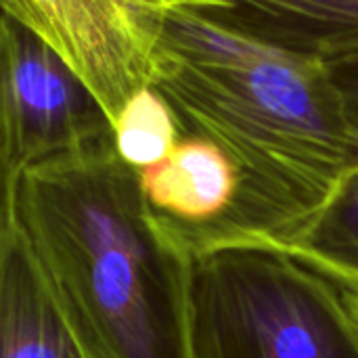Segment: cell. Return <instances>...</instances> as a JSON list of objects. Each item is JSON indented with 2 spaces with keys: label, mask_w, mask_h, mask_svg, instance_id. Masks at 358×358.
Here are the masks:
<instances>
[{
  "label": "cell",
  "mask_w": 358,
  "mask_h": 358,
  "mask_svg": "<svg viewBox=\"0 0 358 358\" xmlns=\"http://www.w3.org/2000/svg\"><path fill=\"white\" fill-rule=\"evenodd\" d=\"M138 25L149 86L233 162V243L283 250L358 168V128L329 69L206 21L185 6L126 2Z\"/></svg>",
  "instance_id": "cell-1"
},
{
  "label": "cell",
  "mask_w": 358,
  "mask_h": 358,
  "mask_svg": "<svg viewBox=\"0 0 358 358\" xmlns=\"http://www.w3.org/2000/svg\"><path fill=\"white\" fill-rule=\"evenodd\" d=\"M138 182L155 218L189 256L235 241L241 182L212 141L182 134L162 162L138 172Z\"/></svg>",
  "instance_id": "cell-6"
},
{
  "label": "cell",
  "mask_w": 358,
  "mask_h": 358,
  "mask_svg": "<svg viewBox=\"0 0 358 358\" xmlns=\"http://www.w3.org/2000/svg\"><path fill=\"white\" fill-rule=\"evenodd\" d=\"M329 73L342 94L344 107H346L352 124L358 128V61L329 67Z\"/></svg>",
  "instance_id": "cell-12"
},
{
  "label": "cell",
  "mask_w": 358,
  "mask_h": 358,
  "mask_svg": "<svg viewBox=\"0 0 358 358\" xmlns=\"http://www.w3.org/2000/svg\"><path fill=\"white\" fill-rule=\"evenodd\" d=\"M113 147L132 170L162 162L182 136L176 113L151 86L136 90L111 122Z\"/></svg>",
  "instance_id": "cell-10"
},
{
  "label": "cell",
  "mask_w": 358,
  "mask_h": 358,
  "mask_svg": "<svg viewBox=\"0 0 358 358\" xmlns=\"http://www.w3.org/2000/svg\"><path fill=\"white\" fill-rule=\"evenodd\" d=\"M283 252L336 283L358 289V168L338 185Z\"/></svg>",
  "instance_id": "cell-9"
},
{
  "label": "cell",
  "mask_w": 358,
  "mask_h": 358,
  "mask_svg": "<svg viewBox=\"0 0 358 358\" xmlns=\"http://www.w3.org/2000/svg\"><path fill=\"white\" fill-rule=\"evenodd\" d=\"M342 287H344V285H342ZM344 292H346V296H348V300H350V306H352V310H355V315H357L358 319V289L344 287Z\"/></svg>",
  "instance_id": "cell-13"
},
{
  "label": "cell",
  "mask_w": 358,
  "mask_h": 358,
  "mask_svg": "<svg viewBox=\"0 0 358 358\" xmlns=\"http://www.w3.org/2000/svg\"><path fill=\"white\" fill-rule=\"evenodd\" d=\"M34 27L92 90L109 122L149 86L147 48L124 0H2Z\"/></svg>",
  "instance_id": "cell-5"
},
{
  "label": "cell",
  "mask_w": 358,
  "mask_h": 358,
  "mask_svg": "<svg viewBox=\"0 0 358 358\" xmlns=\"http://www.w3.org/2000/svg\"><path fill=\"white\" fill-rule=\"evenodd\" d=\"M0 122L15 168L113 141L82 78L27 23L0 13Z\"/></svg>",
  "instance_id": "cell-4"
},
{
  "label": "cell",
  "mask_w": 358,
  "mask_h": 358,
  "mask_svg": "<svg viewBox=\"0 0 358 358\" xmlns=\"http://www.w3.org/2000/svg\"><path fill=\"white\" fill-rule=\"evenodd\" d=\"M193 358H358L340 283L260 243L191 256Z\"/></svg>",
  "instance_id": "cell-3"
},
{
  "label": "cell",
  "mask_w": 358,
  "mask_h": 358,
  "mask_svg": "<svg viewBox=\"0 0 358 358\" xmlns=\"http://www.w3.org/2000/svg\"><path fill=\"white\" fill-rule=\"evenodd\" d=\"M17 227L86 358H193L191 256L113 141L21 170Z\"/></svg>",
  "instance_id": "cell-2"
},
{
  "label": "cell",
  "mask_w": 358,
  "mask_h": 358,
  "mask_svg": "<svg viewBox=\"0 0 358 358\" xmlns=\"http://www.w3.org/2000/svg\"><path fill=\"white\" fill-rule=\"evenodd\" d=\"M185 6L264 46L338 67L358 61V0H138Z\"/></svg>",
  "instance_id": "cell-7"
},
{
  "label": "cell",
  "mask_w": 358,
  "mask_h": 358,
  "mask_svg": "<svg viewBox=\"0 0 358 358\" xmlns=\"http://www.w3.org/2000/svg\"><path fill=\"white\" fill-rule=\"evenodd\" d=\"M17 180L19 170L10 159L4 128L0 122V258L17 229Z\"/></svg>",
  "instance_id": "cell-11"
},
{
  "label": "cell",
  "mask_w": 358,
  "mask_h": 358,
  "mask_svg": "<svg viewBox=\"0 0 358 358\" xmlns=\"http://www.w3.org/2000/svg\"><path fill=\"white\" fill-rule=\"evenodd\" d=\"M0 358H86L19 227L0 258Z\"/></svg>",
  "instance_id": "cell-8"
}]
</instances>
